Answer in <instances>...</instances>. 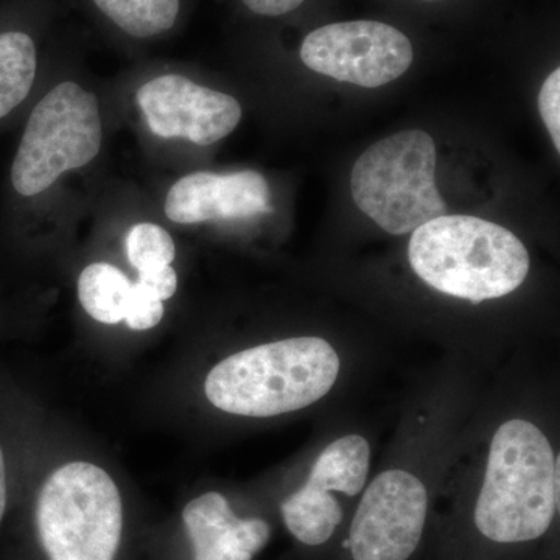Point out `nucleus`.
<instances>
[{
	"label": "nucleus",
	"mask_w": 560,
	"mask_h": 560,
	"mask_svg": "<svg viewBox=\"0 0 560 560\" xmlns=\"http://www.w3.org/2000/svg\"><path fill=\"white\" fill-rule=\"evenodd\" d=\"M429 510L419 478L388 470L371 482L350 528L353 560H407L418 548Z\"/></svg>",
	"instance_id": "nucleus-9"
},
{
	"label": "nucleus",
	"mask_w": 560,
	"mask_h": 560,
	"mask_svg": "<svg viewBox=\"0 0 560 560\" xmlns=\"http://www.w3.org/2000/svg\"><path fill=\"white\" fill-rule=\"evenodd\" d=\"M559 458L550 441L528 420L512 419L497 430L475 523L499 544L539 539L559 508Z\"/></svg>",
	"instance_id": "nucleus-3"
},
{
	"label": "nucleus",
	"mask_w": 560,
	"mask_h": 560,
	"mask_svg": "<svg viewBox=\"0 0 560 560\" xmlns=\"http://www.w3.org/2000/svg\"><path fill=\"white\" fill-rule=\"evenodd\" d=\"M271 209L270 184L256 171L187 173L168 187L162 206L178 226L254 219Z\"/></svg>",
	"instance_id": "nucleus-11"
},
{
	"label": "nucleus",
	"mask_w": 560,
	"mask_h": 560,
	"mask_svg": "<svg viewBox=\"0 0 560 560\" xmlns=\"http://www.w3.org/2000/svg\"><path fill=\"white\" fill-rule=\"evenodd\" d=\"M541 119L550 132L556 150L560 151V70L548 75L539 94Z\"/></svg>",
	"instance_id": "nucleus-18"
},
{
	"label": "nucleus",
	"mask_w": 560,
	"mask_h": 560,
	"mask_svg": "<svg viewBox=\"0 0 560 560\" xmlns=\"http://www.w3.org/2000/svg\"><path fill=\"white\" fill-rule=\"evenodd\" d=\"M135 108L147 135L171 145H215L241 125V102L179 69H154L139 81Z\"/></svg>",
	"instance_id": "nucleus-7"
},
{
	"label": "nucleus",
	"mask_w": 560,
	"mask_h": 560,
	"mask_svg": "<svg viewBox=\"0 0 560 560\" xmlns=\"http://www.w3.org/2000/svg\"><path fill=\"white\" fill-rule=\"evenodd\" d=\"M340 374V357L318 337H298L242 350L206 378L210 404L230 415L272 418L323 399Z\"/></svg>",
	"instance_id": "nucleus-2"
},
{
	"label": "nucleus",
	"mask_w": 560,
	"mask_h": 560,
	"mask_svg": "<svg viewBox=\"0 0 560 560\" xmlns=\"http://www.w3.org/2000/svg\"><path fill=\"white\" fill-rule=\"evenodd\" d=\"M62 0H7L0 5V128L35 98L49 65Z\"/></svg>",
	"instance_id": "nucleus-10"
},
{
	"label": "nucleus",
	"mask_w": 560,
	"mask_h": 560,
	"mask_svg": "<svg viewBox=\"0 0 560 560\" xmlns=\"http://www.w3.org/2000/svg\"><path fill=\"white\" fill-rule=\"evenodd\" d=\"M434 175L433 138L425 131H400L378 140L355 162L350 178L353 201L388 234H412L445 215L447 205Z\"/></svg>",
	"instance_id": "nucleus-5"
},
{
	"label": "nucleus",
	"mask_w": 560,
	"mask_h": 560,
	"mask_svg": "<svg viewBox=\"0 0 560 560\" xmlns=\"http://www.w3.org/2000/svg\"><path fill=\"white\" fill-rule=\"evenodd\" d=\"M138 282L161 301H167L178 290V272L172 265L161 270L142 271L138 272Z\"/></svg>",
	"instance_id": "nucleus-19"
},
{
	"label": "nucleus",
	"mask_w": 560,
	"mask_h": 560,
	"mask_svg": "<svg viewBox=\"0 0 560 560\" xmlns=\"http://www.w3.org/2000/svg\"><path fill=\"white\" fill-rule=\"evenodd\" d=\"M79 301L92 319L102 324H119L130 307L132 282L120 268L108 261H94L81 271Z\"/></svg>",
	"instance_id": "nucleus-14"
},
{
	"label": "nucleus",
	"mask_w": 560,
	"mask_h": 560,
	"mask_svg": "<svg viewBox=\"0 0 560 560\" xmlns=\"http://www.w3.org/2000/svg\"><path fill=\"white\" fill-rule=\"evenodd\" d=\"M250 13L261 18H280L300 9L304 0H241Z\"/></svg>",
	"instance_id": "nucleus-20"
},
{
	"label": "nucleus",
	"mask_w": 560,
	"mask_h": 560,
	"mask_svg": "<svg viewBox=\"0 0 560 560\" xmlns=\"http://www.w3.org/2000/svg\"><path fill=\"white\" fill-rule=\"evenodd\" d=\"M427 2H436V0H427Z\"/></svg>",
	"instance_id": "nucleus-22"
},
{
	"label": "nucleus",
	"mask_w": 560,
	"mask_h": 560,
	"mask_svg": "<svg viewBox=\"0 0 560 560\" xmlns=\"http://www.w3.org/2000/svg\"><path fill=\"white\" fill-rule=\"evenodd\" d=\"M301 60L320 75L361 88L400 79L415 60L411 40L375 21L337 22L305 36Z\"/></svg>",
	"instance_id": "nucleus-8"
},
{
	"label": "nucleus",
	"mask_w": 560,
	"mask_h": 560,
	"mask_svg": "<svg viewBox=\"0 0 560 560\" xmlns=\"http://www.w3.org/2000/svg\"><path fill=\"white\" fill-rule=\"evenodd\" d=\"M164 301L140 285L138 280L132 282L130 307L125 316V323L131 330L153 329L164 318Z\"/></svg>",
	"instance_id": "nucleus-17"
},
{
	"label": "nucleus",
	"mask_w": 560,
	"mask_h": 560,
	"mask_svg": "<svg viewBox=\"0 0 560 560\" xmlns=\"http://www.w3.org/2000/svg\"><path fill=\"white\" fill-rule=\"evenodd\" d=\"M7 508V469L5 458H3L2 447H0V522Z\"/></svg>",
	"instance_id": "nucleus-21"
},
{
	"label": "nucleus",
	"mask_w": 560,
	"mask_h": 560,
	"mask_svg": "<svg viewBox=\"0 0 560 560\" xmlns=\"http://www.w3.org/2000/svg\"><path fill=\"white\" fill-rule=\"evenodd\" d=\"M128 50L172 38L189 16L194 0H62Z\"/></svg>",
	"instance_id": "nucleus-13"
},
{
	"label": "nucleus",
	"mask_w": 560,
	"mask_h": 560,
	"mask_svg": "<svg viewBox=\"0 0 560 560\" xmlns=\"http://www.w3.org/2000/svg\"><path fill=\"white\" fill-rule=\"evenodd\" d=\"M50 83L31 103L7 171L0 215L9 221L40 212L105 150L108 132L98 92L66 70Z\"/></svg>",
	"instance_id": "nucleus-1"
},
{
	"label": "nucleus",
	"mask_w": 560,
	"mask_h": 560,
	"mask_svg": "<svg viewBox=\"0 0 560 560\" xmlns=\"http://www.w3.org/2000/svg\"><path fill=\"white\" fill-rule=\"evenodd\" d=\"M408 257L427 285L475 304L506 296L529 272V254L517 235L470 215L422 224L412 232Z\"/></svg>",
	"instance_id": "nucleus-4"
},
{
	"label": "nucleus",
	"mask_w": 560,
	"mask_h": 560,
	"mask_svg": "<svg viewBox=\"0 0 560 560\" xmlns=\"http://www.w3.org/2000/svg\"><path fill=\"white\" fill-rule=\"evenodd\" d=\"M128 261L138 272L171 267L176 257L171 232L153 221L132 224L125 237Z\"/></svg>",
	"instance_id": "nucleus-16"
},
{
	"label": "nucleus",
	"mask_w": 560,
	"mask_h": 560,
	"mask_svg": "<svg viewBox=\"0 0 560 560\" xmlns=\"http://www.w3.org/2000/svg\"><path fill=\"white\" fill-rule=\"evenodd\" d=\"M282 515L287 528L298 540L315 547L330 539L341 523L342 511L330 492L304 485L283 501Z\"/></svg>",
	"instance_id": "nucleus-15"
},
{
	"label": "nucleus",
	"mask_w": 560,
	"mask_h": 560,
	"mask_svg": "<svg viewBox=\"0 0 560 560\" xmlns=\"http://www.w3.org/2000/svg\"><path fill=\"white\" fill-rule=\"evenodd\" d=\"M36 521L50 560H114L124 529L119 488L95 464H66L44 482Z\"/></svg>",
	"instance_id": "nucleus-6"
},
{
	"label": "nucleus",
	"mask_w": 560,
	"mask_h": 560,
	"mask_svg": "<svg viewBox=\"0 0 560 560\" xmlns=\"http://www.w3.org/2000/svg\"><path fill=\"white\" fill-rule=\"evenodd\" d=\"M183 522L195 560H253L271 536L267 522L238 518L219 492L205 493L187 503Z\"/></svg>",
	"instance_id": "nucleus-12"
}]
</instances>
